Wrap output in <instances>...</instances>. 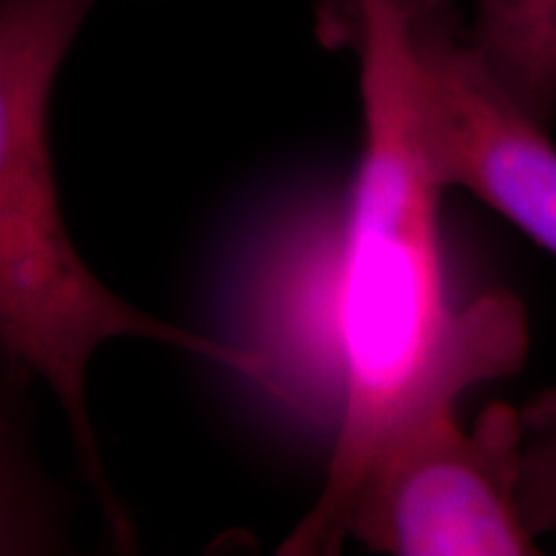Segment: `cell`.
<instances>
[{"label":"cell","instance_id":"cell-6","mask_svg":"<svg viewBox=\"0 0 556 556\" xmlns=\"http://www.w3.org/2000/svg\"><path fill=\"white\" fill-rule=\"evenodd\" d=\"M31 368L0 343V556L73 552V503L34 435Z\"/></svg>","mask_w":556,"mask_h":556},{"label":"cell","instance_id":"cell-5","mask_svg":"<svg viewBox=\"0 0 556 556\" xmlns=\"http://www.w3.org/2000/svg\"><path fill=\"white\" fill-rule=\"evenodd\" d=\"M336 248L338 214L299 219L274 240L253 274V340L242 345L261 364L258 387L332 426L340 405Z\"/></svg>","mask_w":556,"mask_h":556},{"label":"cell","instance_id":"cell-3","mask_svg":"<svg viewBox=\"0 0 556 556\" xmlns=\"http://www.w3.org/2000/svg\"><path fill=\"white\" fill-rule=\"evenodd\" d=\"M552 526L554 402L492 405L471 430L456 402H438L368 458L345 541L392 556H523Z\"/></svg>","mask_w":556,"mask_h":556},{"label":"cell","instance_id":"cell-1","mask_svg":"<svg viewBox=\"0 0 556 556\" xmlns=\"http://www.w3.org/2000/svg\"><path fill=\"white\" fill-rule=\"evenodd\" d=\"M317 39L356 54L364 148L338 214L336 443L319 500L278 548L289 556L338 554L353 492L381 443L430 405L516 374L528 351L516 294L486 289L467 307L451 304L443 191L409 131L405 54L387 0H323Z\"/></svg>","mask_w":556,"mask_h":556},{"label":"cell","instance_id":"cell-4","mask_svg":"<svg viewBox=\"0 0 556 556\" xmlns=\"http://www.w3.org/2000/svg\"><path fill=\"white\" fill-rule=\"evenodd\" d=\"M407 119L438 189H467L541 250L556 245V152L464 31L458 0H387Z\"/></svg>","mask_w":556,"mask_h":556},{"label":"cell","instance_id":"cell-2","mask_svg":"<svg viewBox=\"0 0 556 556\" xmlns=\"http://www.w3.org/2000/svg\"><path fill=\"white\" fill-rule=\"evenodd\" d=\"M99 0H0V343L50 387L78 467L119 546L131 523L103 467L88 413V366L103 343L142 338L258 381L253 353L137 309L101 281L70 238L50 144L54 80Z\"/></svg>","mask_w":556,"mask_h":556},{"label":"cell","instance_id":"cell-7","mask_svg":"<svg viewBox=\"0 0 556 556\" xmlns=\"http://www.w3.org/2000/svg\"><path fill=\"white\" fill-rule=\"evenodd\" d=\"M469 37L520 106L548 127L556 99V0H477Z\"/></svg>","mask_w":556,"mask_h":556}]
</instances>
